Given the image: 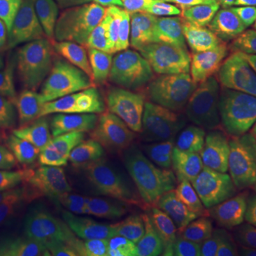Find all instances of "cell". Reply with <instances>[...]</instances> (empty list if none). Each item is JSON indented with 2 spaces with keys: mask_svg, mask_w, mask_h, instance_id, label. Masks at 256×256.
Returning a JSON list of instances; mask_svg holds the SVG:
<instances>
[{
  "mask_svg": "<svg viewBox=\"0 0 256 256\" xmlns=\"http://www.w3.org/2000/svg\"><path fill=\"white\" fill-rule=\"evenodd\" d=\"M106 87L94 76L56 84L37 97L32 134L50 178L73 182L100 146L107 120Z\"/></svg>",
  "mask_w": 256,
  "mask_h": 256,
  "instance_id": "cell-1",
  "label": "cell"
},
{
  "mask_svg": "<svg viewBox=\"0 0 256 256\" xmlns=\"http://www.w3.org/2000/svg\"><path fill=\"white\" fill-rule=\"evenodd\" d=\"M212 16L190 4L137 14L122 24L112 43V82H142L171 92L176 73L204 42Z\"/></svg>",
  "mask_w": 256,
  "mask_h": 256,
  "instance_id": "cell-2",
  "label": "cell"
},
{
  "mask_svg": "<svg viewBox=\"0 0 256 256\" xmlns=\"http://www.w3.org/2000/svg\"><path fill=\"white\" fill-rule=\"evenodd\" d=\"M182 174H191L190 166L164 140L128 117L108 114L80 190L86 204L92 205Z\"/></svg>",
  "mask_w": 256,
  "mask_h": 256,
  "instance_id": "cell-3",
  "label": "cell"
},
{
  "mask_svg": "<svg viewBox=\"0 0 256 256\" xmlns=\"http://www.w3.org/2000/svg\"><path fill=\"white\" fill-rule=\"evenodd\" d=\"M94 76L68 18V0H47L16 66V97Z\"/></svg>",
  "mask_w": 256,
  "mask_h": 256,
  "instance_id": "cell-4",
  "label": "cell"
},
{
  "mask_svg": "<svg viewBox=\"0 0 256 256\" xmlns=\"http://www.w3.org/2000/svg\"><path fill=\"white\" fill-rule=\"evenodd\" d=\"M34 222L40 254L80 235L88 205L80 186L70 181L50 178L28 200Z\"/></svg>",
  "mask_w": 256,
  "mask_h": 256,
  "instance_id": "cell-5",
  "label": "cell"
},
{
  "mask_svg": "<svg viewBox=\"0 0 256 256\" xmlns=\"http://www.w3.org/2000/svg\"><path fill=\"white\" fill-rule=\"evenodd\" d=\"M106 94L110 106L164 140L186 164L184 138L171 92L142 82H111L106 87Z\"/></svg>",
  "mask_w": 256,
  "mask_h": 256,
  "instance_id": "cell-6",
  "label": "cell"
},
{
  "mask_svg": "<svg viewBox=\"0 0 256 256\" xmlns=\"http://www.w3.org/2000/svg\"><path fill=\"white\" fill-rule=\"evenodd\" d=\"M68 18L94 77L107 87L108 64L117 36V12L108 0H68Z\"/></svg>",
  "mask_w": 256,
  "mask_h": 256,
  "instance_id": "cell-7",
  "label": "cell"
},
{
  "mask_svg": "<svg viewBox=\"0 0 256 256\" xmlns=\"http://www.w3.org/2000/svg\"><path fill=\"white\" fill-rule=\"evenodd\" d=\"M196 234L188 226H112L100 256H190Z\"/></svg>",
  "mask_w": 256,
  "mask_h": 256,
  "instance_id": "cell-8",
  "label": "cell"
},
{
  "mask_svg": "<svg viewBox=\"0 0 256 256\" xmlns=\"http://www.w3.org/2000/svg\"><path fill=\"white\" fill-rule=\"evenodd\" d=\"M175 108L191 172L210 166L218 154L224 132V107L190 97H175Z\"/></svg>",
  "mask_w": 256,
  "mask_h": 256,
  "instance_id": "cell-9",
  "label": "cell"
},
{
  "mask_svg": "<svg viewBox=\"0 0 256 256\" xmlns=\"http://www.w3.org/2000/svg\"><path fill=\"white\" fill-rule=\"evenodd\" d=\"M154 226H204L210 206L200 184L182 174L152 185Z\"/></svg>",
  "mask_w": 256,
  "mask_h": 256,
  "instance_id": "cell-10",
  "label": "cell"
},
{
  "mask_svg": "<svg viewBox=\"0 0 256 256\" xmlns=\"http://www.w3.org/2000/svg\"><path fill=\"white\" fill-rule=\"evenodd\" d=\"M216 222L245 239L256 252V178L224 175L212 191Z\"/></svg>",
  "mask_w": 256,
  "mask_h": 256,
  "instance_id": "cell-11",
  "label": "cell"
},
{
  "mask_svg": "<svg viewBox=\"0 0 256 256\" xmlns=\"http://www.w3.org/2000/svg\"><path fill=\"white\" fill-rule=\"evenodd\" d=\"M216 158L230 170L256 178V100L239 102L225 116Z\"/></svg>",
  "mask_w": 256,
  "mask_h": 256,
  "instance_id": "cell-12",
  "label": "cell"
},
{
  "mask_svg": "<svg viewBox=\"0 0 256 256\" xmlns=\"http://www.w3.org/2000/svg\"><path fill=\"white\" fill-rule=\"evenodd\" d=\"M171 94L175 97H190L224 107L216 73V36L212 28L204 42L181 66Z\"/></svg>",
  "mask_w": 256,
  "mask_h": 256,
  "instance_id": "cell-13",
  "label": "cell"
},
{
  "mask_svg": "<svg viewBox=\"0 0 256 256\" xmlns=\"http://www.w3.org/2000/svg\"><path fill=\"white\" fill-rule=\"evenodd\" d=\"M30 132L32 127L20 121L9 137L0 140V191L24 200L33 192L28 170Z\"/></svg>",
  "mask_w": 256,
  "mask_h": 256,
  "instance_id": "cell-14",
  "label": "cell"
},
{
  "mask_svg": "<svg viewBox=\"0 0 256 256\" xmlns=\"http://www.w3.org/2000/svg\"><path fill=\"white\" fill-rule=\"evenodd\" d=\"M34 222L28 201L0 191V256H23L33 244Z\"/></svg>",
  "mask_w": 256,
  "mask_h": 256,
  "instance_id": "cell-15",
  "label": "cell"
},
{
  "mask_svg": "<svg viewBox=\"0 0 256 256\" xmlns=\"http://www.w3.org/2000/svg\"><path fill=\"white\" fill-rule=\"evenodd\" d=\"M46 0H0V38L12 48L16 66Z\"/></svg>",
  "mask_w": 256,
  "mask_h": 256,
  "instance_id": "cell-16",
  "label": "cell"
},
{
  "mask_svg": "<svg viewBox=\"0 0 256 256\" xmlns=\"http://www.w3.org/2000/svg\"><path fill=\"white\" fill-rule=\"evenodd\" d=\"M238 58L230 106L255 98L256 96V23L240 14Z\"/></svg>",
  "mask_w": 256,
  "mask_h": 256,
  "instance_id": "cell-17",
  "label": "cell"
},
{
  "mask_svg": "<svg viewBox=\"0 0 256 256\" xmlns=\"http://www.w3.org/2000/svg\"><path fill=\"white\" fill-rule=\"evenodd\" d=\"M190 256H256L245 239L220 222L204 225Z\"/></svg>",
  "mask_w": 256,
  "mask_h": 256,
  "instance_id": "cell-18",
  "label": "cell"
},
{
  "mask_svg": "<svg viewBox=\"0 0 256 256\" xmlns=\"http://www.w3.org/2000/svg\"><path fill=\"white\" fill-rule=\"evenodd\" d=\"M38 256H100V246L92 232L77 235Z\"/></svg>",
  "mask_w": 256,
  "mask_h": 256,
  "instance_id": "cell-19",
  "label": "cell"
},
{
  "mask_svg": "<svg viewBox=\"0 0 256 256\" xmlns=\"http://www.w3.org/2000/svg\"><path fill=\"white\" fill-rule=\"evenodd\" d=\"M16 60L10 46L0 38V100L6 98L14 90Z\"/></svg>",
  "mask_w": 256,
  "mask_h": 256,
  "instance_id": "cell-20",
  "label": "cell"
},
{
  "mask_svg": "<svg viewBox=\"0 0 256 256\" xmlns=\"http://www.w3.org/2000/svg\"><path fill=\"white\" fill-rule=\"evenodd\" d=\"M185 3L208 14H218L225 12L246 14L244 0H185Z\"/></svg>",
  "mask_w": 256,
  "mask_h": 256,
  "instance_id": "cell-21",
  "label": "cell"
},
{
  "mask_svg": "<svg viewBox=\"0 0 256 256\" xmlns=\"http://www.w3.org/2000/svg\"><path fill=\"white\" fill-rule=\"evenodd\" d=\"M184 2L185 0H137V14L180 6Z\"/></svg>",
  "mask_w": 256,
  "mask_h": 256,
  "instance_id": "cell-22",
  "label": "cell"
},
{
  "mask_svg": "<svg viewBox=\"0 0 256 256\" xmlns=\"http://www.w3.org/2000/svg\"><path fill=\"white\" fill-rule=\"evenodd\" d=\"M112 3L121 16L137 14V0H112Z\"/></svg>",
  "mask_w": 256,
  "mask_h": 256,
  "instance_id": "cell-23",
  "label": "cell"
},
{
  "mask_svg": "<svg viewBox=\"0 0 256 256\" xmlns=\"http://www.w3.org/2000/svg\"><path fill=\"white\" fill-rule=\"evenodd\" d=\"M244 3H245L248 18L256 23V0H244Z\"/></svg>",
  "mask_w": 256,
  "mask_h": 256,
  "instance_id": "cell-24",
  "label": "cell"
},
{
  "mask_svg": "<svg viewBox=\"0 0 256 256\" xmlns=\"http://www.w3.org/2000/svg\"><path fill=\"white\" fill-rule=\"evenodd\" d=\"M6 130H8V126H6V118H4L3 112L0 111V140L6 136Z\"/></svg>",
  "mask_w": 256,
  "mask_h": 256,
  "instance_id": "cell-25",
  "label": "cell"
}]
</instances>
